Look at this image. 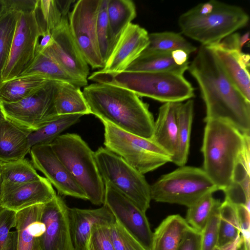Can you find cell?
Returning a JSON list of instances; mask_svg holds the SVG:
<instances>
[{
    "label": "cell",
    "mask_w": 250,
    "mask_h": 250,
    "mask_svg": "<svg viewBox=\"0 0 250 250\" xmlns=\"http://www.w3.org/2000/svg\"><path fill=\"white\" fill-rule=\"evenodd\" d=\"M188 70L196 80L205 103L204 122L224 121L250 134V101L228 78L212 50L201 45Z\"/></svg>",
    "instance_id": "1"
},
{
    "label": "cell",
    "mask_w": 250,
    "mask_h": 250,
    "mask_svg": "<svg viewBox=\"0 0 250 250\" xmlns=\"http://www.w3.org/2000/svg\"><path fill=\"white\" fill-rule=\"evenodd\" d=\"M91 114L129 133L150 139L154 120L144 103L133 92L113 84L95 83L84 87Z\"/></svg>",
    "instance_id": "2"
},
{
    "label": "cell",
    "mask_w": 250,
    "mask_h": 250,
    "mask_svg": "<svg viewBox=\"0 0 250 250\" xmlns=\"http://www.w3.org/2000/svg\"><path fill=\"white\" fill-rule=\"evenodd\" d=\"M206 123L201 151L203 169L219 190L226 191L233 183L237 162L248 143L250 134L242 133L221 120Z\"/></svg>",
    "instance_id": "3"
},
{
    "label": "cell",
    "mask_w": 250,
    "mask_h": 250,
    "mask_svg": "<svg viewBox=\"0 0 250 250\" xmlns=\"http://www.w3.org/2000/svg\"><path fill=\"white\" fill-rule=\"evenodd\" d=\"M249 16L241 7L216 0L198 4L181 14L178 24L183 34L209 46L246 26Z\"/></svg>",
    "instance_id": "4"
},
{
    "label": "cell",
    "mask_w": 250,
    "mask_h": 250,
    "mask_svg": "<svg viewBox=\"0 0 250 250\" xmlns=\"http://www.w3.org/2000/svg\"><path fill=\"white\" fill-rule=\"evenodd\" d=\"M88 79L115 85L139 97L164 103H182L194 96L193 87L184 76L171 72L125 71L108 73L99 70L92 73Z\"/></svg>",
    "instance_id": "5"
},
{
    "label": "cell",
    "mask_w": 250,
    "mask_h": 250,
    "mask_svg": "<svg viewBox=\"0 0 250 250\" xmlns=\"http://www.w3.org/2000/svg\"><path fill=\"white\" fill-rule=\"evenodd\" d=\"M50 145L87 200L95 205L104 204L105 186L96 164L95 152L75 133L61 134Z\"/></svg>",
    "instance_id": "6"
},
{
    "label": "cell",
    "mask_w": 250,
    "mask_h": 250,
    "mask_svg": "<svg viewBox=\"0 0 250 250\" xmlns=\"http://www.w3.org/2000/svg\"><path fill=\"white\" fill-rule=\"evenodd\" d=\"M218 190L202 168L179 167L150 185L151 200L189 207L201 198Z\"/></svg>",
    "instance_id": "7"
},
{
    "label": "cell",
    "mask_w": 250,
    "mask_h": 250,
    "mask_svg": "<svg viewBox=\"0 0 250 250\" xmlns=\"http://www.w3.org/2000/svg\"><path fill=\"white\" fill-rule=\"evenodd\" d=\"M37 0H10L11 8L19 11L10 52L1 73V83L21 76L36 57L40 30L35 14Z\"/></svg>",
    "instance_id": "8"
},
{
    "label": "cell",
    "mask_w": 250,
    "mask_h": 250,
    "mask_svg": "<svg viewBox=\"0 0 250 250\" xmlns=\"http://www.w3.org/2000/svg\"><path fill=\"white\" fill-rule=\"evenodd\" d=\"M102 122L105 148L140 173L144 175L171 162L170 156L150 139L125 131L108 122Z\"/></svg>",
    "instance_id": "9"
},
{
    "label": "cell",
    "mask_w": 250,
    "mask_h": 250,
    "mask_svg": "<svg viewBox=\"0 0 250 250\" xmlns=\"http://www.w3.org/2000/svg\"><path fill=\"white\" fill-rule=\"evenodd\" d=\"M95 158L104 183L111 184L146 212L151 198L150 185L144 175L105 147H99Z\"/></svg>",
    "instance_id": "10"
},
{
    "label": "cell",
    "mask_w": 250,
    "mask_h": 250,
    "mask_svg": "<svg viewBox=\"0 0 250 250\" xmlns=\"http://www.w3.org/2000/svg\"><path fill=\"white\" fill-rule=\"evenodd\" d=\"M58 82L49 80L16 103H0L6 118L28 131L36 130L58 116L55 101Z\"/></svg>",
    "instance_id": "11"
},
{
    "label": "cell",
    "mask_w": 250,
    "mask_h": 250,
    "mask_svg": "<svg viewBox=\"0 0 250 250\" xmlns=\"http://www.w3.org/2000/svg\"><path fill=\"white\" fill-rule=\"evenodd\" d=\"M101 0H79L68 16L71 34L87 63L92 68L102 69L97 37V21Z\"/></svg>",
    "instance_id": "12"
},
{
    "label": "cell",
    "mask_w": 250,
    "mask_h": 250,
    "mask_svg": "<svg viewBox=\"0 0 250 250\" xmlns=\"http://www.w3.org/2000/svg\"><path fill=\"white\" fill-rule=\"evenodd\" d=\"M104 205L107 207L115 220L133 236L146 250H151L153 232L146 215L127 197L111 184L104 183Z\"/></svg>",
    "instance_id": "13"
},
{
    "label": "cell",
    "mask_w": 250,
    "mask_h": 250,
    "mask_svg": "<svg viewBox=\"0 0 250 250\" xmlns=\"http://www.w3.org/2000/svg\"><path fill=\"white\" fill-rule=\"evenodd\" d=\"M51 33L53 43L44 51L82 86L87 85L89 74L88 64L71 34L68 17L63 18L59 26Z\"/></svg>",
    "instance_id": "14"
},
{
    "label": "cell",
    "mask_w": 250,
    "mask_h": 250,
    "mask_svg": "<svg viewBox=\"0 0 250 250\" xmlns=\"http://www.w3.org/2000/svg\"><path fill=\"white\" fill-rule=\"evenodd\" d=\"M29 153L34 168L42 172L59 194L87 200L83 189L60 161L50 144L31 147Z\"/></svg>",
    "instance_id": "15"
},
{
    "label": "cell",
    "mask_w": 250,
    "mask_h": 250,
    "mask_svg": "<svg viewBox=\"0 0 250 250\" xmlns=\"http://www.w3.org/2000/svg\"><path fill=\"white\" fill-rule=\"evenodd\" d=\"M68 208L58 195L44 204L41 220L44 231L40 238L41 250H74Z\"/></svg>",
    "instance_id": "16"
},
{
    "label": "cell",
    "mask_w": 250,
    "mask_h": 250,
    "mask_svg": "<svg viewBox=\"0 0 250 250\" xmlns=\"http://www.w3.org/2000/svg\"><path fill=\"white\" fill-rule=\"evenodd\" d=\"M148 33L140 25L129 23L119 37L101 71L118 73L126 70L148 44Z\"/></svg>",
    "instance_id": "17"
},
{
    "label": "cell",
    "mask_w": 250,
    "mask_h": 250,
    "mask_svg": "<svg viewBox=\"0 0 250 250\" xmlns=\"http://www.w3.org/2000/svg\"><path fill=\"white\" fill-rule=\"evenodd\" d=\"M57 194L46 178L20 184L0 185V207L15 212L29 207L45 204Z\"/></svg>",
    "instance_id": "18"
},
{
    "label": "cell",
    "mask_w": 250,
    "mask_h": 250,
    "mask_svg": "<svg viewBox=\"0 0 250 250\" xmlns=\"http://www.w3.org/2000/svg\"><path fill=\"white\" fill-rule=\"evenodd\" d=\"M68 213L74 250L85 248L87 240L94 226L111 225L115 221L111 212L104 205L92 209L69 208Z\"/></svg>",
    "instance_id": "19"
},
{
    "label": "cell",
    "mask_w": 250,
    "mask_h": 250,
    "mask_svg": "<svg viewBox=\"0 0 250 250\" xmlns=\"http://www.w3.org/2000/svg\"><path fill=\"white\" fill-rule=\"evenodd\" d=\"M43 206L37 204L16 212L18 250H41L40 238L44 231L41 220Z\"/></svg>",
    "instance_id": "20"
},
{
    "label": "cell",
    "mask_w": 250,
    "mask_h": 250,
    "mask_svg": "<svg viewBox=\"0 0 250 250\" xmlns=\"http://www.w3.org/2000/svg\"><path fill=\"white\" fill-rule=\"evenodd\" d=\"M178 103H166L161 106L150 140L167 152L171 160L177 145L176 109Z\"/></svg>",
    "instance_id": "21"
},
{
    "label": "cell",
    "mask_w": 250,
    "mask_h": 250,
    "mask_svg": "<svg viewBox=\"0 0 250 250\" xmlns=\"http://www.w3.org/2000/svg\"><path fill=\"white\" fill-rule=\"evenodd\" d=\"M30 132L7 119L0 122V163L24 158L30 150L28 140Z\"/></svg>",
    "instance_id": "22"
},
{
    "label": "cell",
    "mask_w": 250,
    "mask_h": 250,
    "mask_svg": "<svg viewBox=\"0 0 250 250\" xmlns=\"http://www.w3.org/2000/svg\"><path fill=\"white\" fill-rule=\"evenodd\" d=\"M214 53L224 72L239 92L250 101V75L249 69L238 58L242 51L229 50L218 44L207 46Z\"/></svg>",
    "instance_id": "23"
},
{
    "label": "cell",
    "mask_w": 250,
    "mask_h": 250,
    "mask_svg": "<svg viewBox=\"0 0 250 250\" xmlns=\"http://www.w3.org/2000/svg\"><path fill=\"white\" fill-rule=\"evenodd\" d=\"M189 227L179 215L167 216L153 233L151 250H177Z\"/></svg>",
    "instance_id": "24"
},
{
    "label": "cell",
    "mask_w": 250,
    "mask_h": 250,
    "mask_svg": "<svg viewBox=\"0 0 250 250\" xmlns=\"http://www.w3.org/2000/svg\"><path fill=\"white\" fill-rule=\"evenodd\" d=\"M194 113V101L178 103L176 109L177 145L176 152L171 162L179 167L186 164L189 151L190 139Z\"/></svg>",
    "instance_id": "25"
},
{
    "label": "cell",
    "mask_w": 250,
    "mask_h": 250,
    "mask_svg": "<svg viewBox=\"0 0 250 250\" xmlns=\"http://www.w3.org/2000/svg\"><path fill=\"white\" fill-rule=\"evenodd\" d=\"M49 80L40 75L21 76L0 84V103H14L24 99Z\"/></svg>",
    "instance_id": "26"
},
{
    "label": "cell",
    "mask_w": 250,
    "mask_h": 250,
    "mask_svg": "<svg viewBox=\"0 0 250 250\" xmlns=\"http://www.w3.org/2000/svg\"><path fill=\"white\" fill-rule=\"evenodd\" d=\"M55 105L58 115L91 114L80 87L68 82H58Z\"/></svg>",
    "instance_id": "27"
},
{
    "label": "cell",
    "mask_w": 250,
    "mask_h": 250,
    "mask_svg": "<svg viewBox=\"0 0 250 250\" xmlns=\"http://www.w3.org/2000/svg\"><path fill=\"white\" fill-rule=\"evenodd\" d=\"M107 14L113 49L123 31L136 18V6L130 0H108Z\"/></svg>",
    "instance_id": "28"
},
{
    "label": "cell",
    "mask_w": 250,
    "mask_h": 250,
    "mask_svg": "<svg viewBox=\"0 0 250 250\" xmlns=\"http://www.w3.org/2000/svg\"><path fill=\"white\" fill-rule=\"evenodd\" d=\"M148 44L140 56L171 52L183 50L189 55L196 52L197 48L178 33L161 32L148 34Z\"/></svg>",
    "instance_id": "29"
},
{
    "label": "cell",
    "mask_w": 250,
    "mask_h": 250,
    "mask_svg": "<svg viewBox=\"0 0 250 250\" xmlns=\"http://www.w3.org/2000/svg\"><path fill=\"white\" fill-rule=\"evenodd\" d=\"M83 116L82 114L58 115L39 129L28 135V146L50 144L61 133L76 124Z\"/></svg>",
    "instance_id": "30"
},
{
    "label": "cell",
    "mask_w": 250,
    "mask_h": 250,
    "mask_svg": "<svg viewBox=\"0 0 250 250\" xmlns=\"http://www.w3.org/2000/svg\"><path fill=\"white\" fill-rule=\"evenodd\" d=\"M188 67V66L176 64L172 57L171 52H168L140 56L125 71L166 72L183 75Z\"/></svg>",
    "instance_id": "31"
},
{
    "label": "cell",
    "mask_w": 250,
    "mask_h": 250,
    "mask_svg": "<svg viewBox=\"0 0 250 250\" xmlns=\"http://www.w3.org/2000/svg\"><path fill=\"white\" fill-rule=\"evenodd\" d=\"M33 75H40L49 80L68 82L82 87L80 83L68 74L46 51L36 55L33 62L21 76Z\"/></svg>",
    "instance_id": "32"
},
{
    "label": "cell",
    "mask_w": 250,
    "mask_h": 250,
    "mask_svg": "<svg viewBox=\"0 0 250 250\" xmlns=\"http://www.w3.org/2000/svg\"><path fill=\"white\" fill-rule=\"evenodd\" d=\"M32 163L25 158L18 161L0 163V185L20 184L41 180Z\"/></svg>",
    "instance_id": "33"
},
{
    "label": "cell",
    "mask_w": 250,
    "mask_h": 250,
    "mask_svg": "<svg viewBox=\"0 0 250 250\" xmlns=\"http://www.w3.org/2000/svg\"><path fill=\"white\" fill-rule=\"evenodd\" d=\"M219 223L216 247H223L240 235V228L235 205L225 199L219 208Z\"/></svg>",
    "instance_id": "34"
},
{
    "label": "cell",
    "mask_w": 250,
    "mask_h": 250,
    "mask_svg": "<svg viewBox=\"0 0 250 250\" xmlns=\"http://www.w3.org/2000/svg\"><path fill=\"white\" fill-rule=\"evenodd\" d=\"M19 11L7 8L0 17V75L7 62L13 41Z\"/></svg>",
    "instance_id": "35"
},
{
    "label": "cell",
    "mask_w": 250,
    "mask_h": 250,
    "mask_svg": "<svg viewBox=\"0 0 250 250\" xmlns=\"http://www.w3.org/2000/svg\"><path fill=\"white\" fill-rule=\"evenodd\" d=\"M35 14L41 34L54 30L65 18L62 15L57 0H37Z\"/></svg>",
    "instance_id": "36"
},
{
    "label": "cell",
    "mask_w": 250,
    "mask_h": 250,
    "mask_svg": "<svg viewBox=\"0 0 250 250\" xmlns=\"http://www.w3.org/2000/svg\"><path fill=\"white\" fill-rule=\"evenodd\" d=\"M220 201L209 193L188 208L186 220L188 224L202 232L215 206Z\"/></svg>",
    "instance_id": "37"
},
{
    "label": "cell",
    "mask_w": 250,
    "mask_h": 250,
    "mask_svg": "<svg viewBox=\"0 0 250 250\" xmlns=\"http://www.w3.org/2000/svg\"><path fill=\"white\" fill-rule=\"evenodd\" d=\"M16 212L0 209V250H18V234L12 229L16 226Z\"/></svg>",
    "instance_id": "38"
},
{
    "label": "cell",
    "mask_w": 250,
    "mask_h": 250,
    "mask_svg": "<svg viewBox=\"0 0 250 250\" xmlns=\"http://www.w3.org/2000/svg\"><path fill=\"white\" fill-rule=\"evenodd\" d=\"M108 0H101L97 21V32L100 53L105 64L112 50L107 18Z\"/></svg>",
    "instance_id": "39"
},
{
    "label": "cell",
    "mask_w": 250,
    "mask_h": 250,
    "mask_svg": "<svg viewBox=\"0 0 250 250\" xmlns=\"http://www.w3.org/2000/svg\"><path fill=\"white\" fill-rule=\"evenodd\" d=\"M111 225L94 226L87 240L86 250H115L111 235Z\"/></svg>",
    "instance_id": "40"
},
{
    "label": "cell",
    "mask_w": 250,
    "mask_h": 250,
    "mask_svg": "<svg viewBox=\"0 0 250 250\" xmlns=\"http://www.w3.org/2000/svg\"><path fill=\"white\" fill-rule=\"evenodd\" d=\"M115 250H146L141 244L116 220L110 226Z\"/></svg>",
    "instance_id": "41"
},
{
    "label": "cell",
    "mask_w": 250,
    "mask_h": 250,
    "mask_svg": "<svg viewBox=\"0 0 250 250\" xmlns=\"http://www.w3.org/2000/svg\"><path fill=\"white\" fill-rule=\"evenodd\" d=\"M221 202L213 208L202 231L201 250H213L216 247L219 229V211Z\"/></svg>",
    "instance_id": "42"
},
{
    "label": "cell",
    "mask_w": 250,
    "mask_h": 250,
    "mask_svg": "<svg viewBox=\"0 0 250 250\" xmlns=\"http://www.w3.org/2000/svg\"><path fill=\"white\" fill-rule=\"evenodd\" d=\"M242 244L239 250H250V208L244 205H235Z\"/></svg>",
    "instance_id": "43"
},
{
    "label": "cell",
    "mask_w": 250,
    "mask_h": 250,
    "mask_svg": "<svg viewBox=\"0 0 250 250\" xmlns=\"http://www.w3.org/2000/svg\"><path fill=\"white\" fill-rule=\"evenodd\" d=\"M202 232L189 227L185 233L177 250H201Z\"/></svg>",
    "instance_id": "44"
},
{
    "label": "cell",
    "mask_w": 250,
    "mask_h": 250,
    "mask_svg": "<svg viewBox=\"0 0 250 250\" xmlns=\"http://www.w3.org/2000/svg\"><path fill=\"white\" fill-rule=\"evenodd\" d=\"M53 42V39L51 31H47L41 34L36 46V55L44 52L52 44Z\"/></svg>",
    "instance_id": "45"
},
{
    "label": "cell",
    "mask_w": 250,
    "mask_h": 250,
    "mask_svg": "<svg viewBox=\"0 0 250 250\" xmlns=\"http://www.w3.org/2000/svg\"><path fill=\"white\" fill-rule=\"evenodd\" d=\"M189 54L184 50H176L171 52L172 57L176 64L179 66H188Z\"/></svg>",
    "instance_id": "46"
},
{
    "label": "cell",
    "mask_w": 250,
    "mask_h": 250,
    "mask_svg": "<svg viewBox=\"0 0 250 250\" xmlns=\"http://www.w3.org/2000/svg\"><path fill=\"white\" fill-rule=\"evenodd\" d=\"M58 4L63 17H68L70 5L74 0H57Z\"/></svg>",
    "instance_id": "47"
},
{
    "label": "cell",
    "mask_w": 250,
    "mask_h": 250,
    "mask_svg": "<svg viewBox=\"0 0 250 250\" xmlns=\"http://www.w3.org/2000/svg\"><path fill=\"white\" fill-rule=\"evenodd\" d=\"M249 32H247L244 33L243 35L240 36V46L241 49H242L243 46L248 42H249Z\"/></svg>",
    "instance_id": "48"
},
{
    "label": "cell",
    "mask_w": 250,
    "mask_h": 250,
    "mask_svg": "<svg viewBox=\"0 0 250 250\" xmlns=\"http://www.w3.org/2000/svg\"><path fill=\"white\" fill-rule=\"evenodd\" d=\"M6 9V7L4 0H0V17L4 13Z\"/></svg>",
    "instance_id": "49"
},
{
    "label": "cell",
    "mask_w": 250,
    "mask_h": 250,
    "mask_svg": "<svg viewBox=\"0 0 250 250\" xmlns=\"http://www.w3.org/2000/svg\"><path fill=\"white\" fill-rule=\"evenodd\" d=\"M3 111L2 110L1 106L0 104V122L6 119Z\"/></svg>",
    "instance_id": "50"
},
{
    "label": "cell",
    "mask_w": 250,
    "mask_h": 250,
    "mask_svg": "<svg viewBox=\"0 0 250 250\" xmlns=\"http://www.w3.org/2000/svg\"><path fill=\"white\" fill-rule=\"evenodd\" d=\"M1 83V76L0 75V84Z\"/></svg>",
    "instance_id": "51"
},
{
    "label": "cell",
    "mask_w": 250,
    "mask_h": 250,
    "mask_svg": "<svg viewBox=\"0 0 250 250\" xmlns=\"http://www.w3.org/2000/svg\"></svg>",
    "instance_id": "52"
},
{
    "label": "cell",
    "mask_w": 250,
    "mask_h": 250,
    "mask_svg": "<svg viewBox=\"0 0 250 250\" xmlns=\"http://www.w3.org/2000/svg\"><path fill=\"white\" fill-rule=\"evenodd\" d=\"M83 250H86V249H85V248L84 249H83Z\"/></svg>",
    "instance_id": "53"
}]
</instances>
